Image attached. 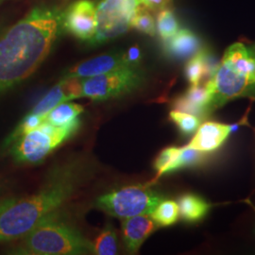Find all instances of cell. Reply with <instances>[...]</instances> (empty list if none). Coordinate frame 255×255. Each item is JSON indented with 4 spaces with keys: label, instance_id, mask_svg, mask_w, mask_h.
Returning <instances> with one entry per match:
<instances>
[{
    "label": "cell",
    "instance_id": "cell-18",
    "mask_svg": "<svg viewBox=\"0 0 255 255\" xmlns=\"http://www.w3.org/2000/svg\"><path fill=\"white\" fill-rule=\"evenodd\" d=\"M83 111V106L80 104L63 102L46 115L45 121L54 126H63L79 118Z\"/></svg>",
    "mask_w": 255,
    "mask_h": 255
},
{
    "label": "cell",
    "instance_id": "cell-6",
    "mask_svg": "<svg viewBox=\"0 0 255 255\" xmlns=\"http://www.w3.org/2000/svg\"><path fill=\"white\" fill-rule=\"evenodd\" d=\"M139 5V0H101L96 6V33L88 44L100 46L125 34Z\"/></svg>",
    "mask_w": 255,
    "mask_h": 255
},
{
    "label": "cell",
    "instance_id": "cell-16",
    "mask_svg": "<svg viewBox=\"0 0 255 255\" xmlns=\"http://www.w3.org/2000/svg\"><path fill=\"white\" fill-rule=\"evenodd\" d=\"M179 213L183 221L199 222L209 213L211 204L195 194H184L178 200Z\"/></svg>",
    "mask_w": 255,
    "mask_h": 255
},
{
    "label": "cell",
    "instance_id": "cell-14",
    "mask_svg": "<svg viewBox=\"0 0 255 255\" xmlns=\"http://www.w3.org/2000/svg\"><path fill=\"white\" fill-rule=\"evenodd\" d=\"M221 61L255 84V49L236 43L228 47Z\"/></svg>",
    "mask_w": 255,
    "mask_h": 255
},
{
    "label": "cell",
    "instance_id": "cell-31",
    "mask_svg": "<svg viewBox=\"0 0 255 255\" xmlns=\"http://www.w3.org/2000/svg\"><path fill=\"white\" fill-rule=\"evenodd\" d=\"M6 28H7V27L5 26V24L0 21V36H1V34L4 32V30H5Z\"/></svg>",
    "mask_w": 255,
    "mask_h": 255
},
{
    "label": "cell",
    "instance_id": "cell-9",
    "mask_svg": "<svg viewBox=\"0 0 255 255\" xmlns=\"http://www.w3.org/2000/svg\"><path fill=\"white\" fill-rule=\"evenodd\" d=\"M64 30L75 38L90 42L96 33V6L91 0H76L64 10Z\"/></svg>",
    "mask_w": 255,
    "mask_h": 255
},
{
    "label": "cell",
    "instance_id": "cell-24",
    "mask_svg": "<svg viewBox=\"0 0 255 255\" xmlns=\"http://www.w3.org/2000/svg\"><path fill=\"white\" fill-rule=\"evenodd\" d=\"M169 120L173 122L183 135H191L197 131L201 123V119L198 117L176 110L169 113Z\"/></svg>",
    "mask_w": 255,
    "mask_h": 255
},
{
    "label": "cell",
    "instance_id": "cell-8",
    "mask_svg": "<svg viewBox=\"0 0 255 255\" xmlns=\"http://www.w3.org/2000/svg\"><path fill=\"white\" fill-rule=\"evenodd\" d=\"M206 85L211 95V111L220 108L228 101L237 98L255 95V83L236 72L222 61L219 63Z\"/></svg>",
    "mask_w": 255,
    "mask_h": 255
},
{
    "label": "cell",
    "instance_id": "cell-11",
    "mask_svg": "<svg viewBox=\"0 0 255 255\" xmlns=\"http://www.w3.org/2000/svg\"><path fill=\"white\" fill-rule=\"evenodd\" d=\"M158 225L150 215H138L122 221V237L124 245L128 254H137L140 247L145 242Z\"/></svg>",
    "mask_w": 255,
    "mask_h": 255
},
{
    "label": "cell",
    "instance_id": "cell-17",
    "mask_svg": "<svg viewBox=\"0 0 255 255\" xmlns=\"http://www.w3.org/2000/svg\"><path fill=\"white\" fill-rule=\"evenodd\" d=\"M67 101H69V98L65 88L64 80L62 79L53 88L46 93L44 98L37 103L29 113L46 118V115L50 111L54 109L59 104Z\"/></svg>",
    "mask_w": 255,
    "mask_h": 255
},
{
    "label": "cell",
    "instance_id": "cell-7",
    "mask_svg": "<svg viewBox=\"0 0 255 255\" xmlns=\"http://www.w3.org/2000/svg\"><path fill=\"white\" fill-rule=\"evenodd\" d=\"M145 81L144 72L136 67H126L82 80V94L94 101L119 98L137 90Z\"/></svg>",
    "mask_w": 255,
    "mask_h": 255
},
{
    "label": "cell",
    "instance_id": "cell-19",
    "mask_svg": "<svg viewBox=\"0 0 255 255\" xmlns=\"http://www.w3.org/2000/svg\"><path fill=\"white\" fill-rule=\"evenodd\" d=\"M118 237L116 230L108 223L93 243V254L98 255H115L118 254Z\"/></svg>",
    "mask_w": 255,
    "mask_h": 255
},
{
    "label": "cell",
    "instance_id": "cell-5",
    "mask_svg": "<svg viewBox=\"0 0 255 255\" xmlns=\"http://www.w3.org/2000/svg\"><path fill=\"white\" fill-rule=\"evenodd\" d=\"M162 201L163 197L147 183L129 185L102 195L96 204L110 216L125 219L138 215H150Z\"/></svg>",
    "mask_w": 255,
    "mask_h": 255
},
{
    "label": "cell",
    "instance_id": "cell-2",
    "mask_svg": "<svg viewBox=\"0 0 255 255\" xmlns=\"http://www.w3.org/2000/svg\"><path fill=\"white\" fill-rule=\"evenodd\" d=\"M80 166L58 168L36 194L16 201L0 215V243L16 241L46 217L54 214L76 191L81 182Z\"/></svg>",
    "mask_w": 255,
    "mask_h": 255
},
{
    "label": "cell",
    "instance_id": "cell-29",
    "mask_svg": "<svg viewBox=\"0 0 255 255\" xmlns=\"http://www.w3.org/2000/svg\"><path fill=\"white\" fill-rule=\"evenodd\" d=\"M17 201L14 197H4L0 198V215L10 207L15 201Z\"/></svg>",
    "mask_w": 255,
    "mask_h": 255
},
{
    "label": "cell",
    "instance_id": "cell-23",
    "mask_svg": "<svg viewBox=\"0 0 255 255\" xmlns=\"http://www.w3.org/2000/svg\"><path fill=\"white\" fill-rule=\"evenodd\" d=\"M130 27L150 36H154L157 30L153 16L149 12V9L142 4L137 7L134 15L131 19Z\"/></svg>",
    "mask_w": 255,
    "mask_h": 255
},
{
    "label": "cell",
    "instance_id": "cell-32",
    "mask_svg": "<svg viewBox=\"0 0 255 255\" xmlns=\"http://www.w3.org/2000/svg\"><path fill=\"white\" fill-rule=\"evenodd\" d=\"M5 1H8V0H0V4L3 3V2H5Z\"/></svg>",
    "mask_w": 255,
    "mask_h": 255
},
{
    "label": "cell",
    "instance_id": "cell-26",
    "mask_svg": "<svg viewBox=\"0 0 255 255\" xmlns=\"http://www.w3.org/2000/svg\"><path fill=\"white\" fill-rule=\"evenodd\" d=\"M207 160L206 152L185 146L181 147V151L178 157L177 170L187 167H194L203 164Z\"/></svg>",
    "mask_w": 255,
    "mask_h": 255
},
{
    "label": "cell",
    "instance_id": "cell-28",
    "mask_svg": "<svg viewBox=\"0 0 255 255\" xmlns=\"http://www.w3.org/2000/svg\"><path fill=\"white\" fill-rule=\"evenodd\" d=\"M125 54L127 58L128 64L131 66H139L140 62H141V50L138 46H131L128 50H125Z\"/></svg>",
    "mask_w": 255,
    "mask_h": 255
},
{
    "label": "cell",
    "instance_id": "cell-1",
    "mask_svg": "<svg viewBox=\"0 0 255 255\" xmlns=\"http://www.w3.org/2000/svg\"><path fill=\"white\" fill-rule=\"evenodd\" d=\"M65 0L42 3L0 36V98L26 81L64 30Z\"/></svg>",
    "mask_w": 255,
    "mask_h": 255
},
{
    "label": "cell",
    "instance_id": "cell-25",
    "mask_svg": "<svg viewBox=\"0 0 255 255\" xmlns=\"http://www.w3.org/2000/svg\"><path fill=\"white\" fill-rule=\"evenodd\" d=\"M156 29L164 41L177 33L179 30V24L170 9H164L158 13Z\"/></svg>",
    "mask_w": 255,
    "mask_h": 255
},
{
    "label": "cell",
    "instance_id": "cell-3",
    "mask_svg": "<svg viewBox=\"0 0 255 255\" xmlns=\"http://www.w3.org/2000/svg\"><path fill=\"white\" fill-rule=\"evenodd\" d=\"M6 251L15 255H82L93 254V244L76 229L56 218L43 219Z\"/></svg>",
    "mask_w": 255,
    "mask_h": 255
},
{
    "label": "cell",
    "instance_id": "cell-12",
    "mask_svg": "<svg viewBox=\"0 0 255 255\" xmlns=\"http://www.w3.org/2000/svg\"><path fill=\"white\" fill-rule=\"evenodd\" d=\"M231 134V125L205 122L198 128L195 136L187 146L209 153L223 145Z\"/></svg>",
    "mask_w": 255,
    "mask_h": 255
},
{
    "label": "cell",
    "instance_id": "cell-20",
    "mask_svg": "<svg viewBox=\"0 0 255 255\" xmlns=\"http://www.w3.org/2000/svg\"><path fill=\"white\" fill-rule=\"evenodd\" d=\"M150 217L159 227L171 226L178 221L180 217L178 203L171 200L162 201L152 211Z\"/></svg>",
    "mask_w": 255,
    "mask_h": 255
},
{
    "label": "cell",
    "instance_id": "cell-21",
    "mask_svg": "<svg viewBox=\"0 0 255 255\" xmlns=\"http://www.w3.org/2000/svg\"><path fill=\"white\" fill-rule=\"evenodd\" d=\"M180 151L181 147L168 146L159 153L154 162V168L157 171V176L152 182H154L164 174L170 173L177 170V162Z\"/></svg>",
    "mask_w": 255,
    "mask_h": 255
},
{
    "label": "cell",
    "instance_id": "cell-30",
    "mask_svg": "<svg viewBox=\"0 0 255 255\" xmlns=\"http://www.w3.org/2000/svg\"><path fill=\"white\" fill-rule=\"evenodd\" d=\"M9 184V182L5 178L0 176V196L8 188Z\"/></svg>",
    "mask_w": 255,
    "mask_h": 255
},
{
    "label": "cell",
    "instance_id": "cell-22",
    "mask_svg": "<svg viewBox=\"0 0 255 255\" xmlns=\"http://www.w3.org/2000/svg\"><path fill=\"white\" fill-rule=\"evenodd\" d=\"M44 120H45V117L28 113L5 139L3 146H2L3 149H6L13 141L18 139L19 137H21L22 135L26 134L28 131L35 129L36 128L39 127L44 122Z\"/></svg>",
    "mask_w": 255,
    "mask_h": 255
},
{
    "label": "cell",
    "instance_id": "cell-13",
    "mask_svg": "<svg viewBox=\"0 0 255 255\" xmlns=\"http://www.w3.org/2000/svg\"><path fill=\"white\" fill-rule=\"evenodd\" d=\"M211 95L207 85H191L185 94L178 97L172 102L176 111L191 114L199 119H204L212 111L210 108Z\"/></svg>",
    "mask_w": 255,
    "mask_h": 255
},
{
    "label": "cell",
    "instance_id": "cell-15",
    "mask_svg": "<svg viewBox=\"0 0 255 255\" xmlns=\"http://www.w3.org/2000/svg\"><path fill=\"white\" fill-rule=\"evenodd\" d=\"M199 38L189 29H179L177 33L165 40L164 53L170 58L183 60L190 58L200 50Z\"/></svg>",
    "mask_w": 255,
    "mask_h": 255
},
{
    "label": "cell",
    "instance_id": "cell-10",
    "mask_svg": "<svg viewBox=\"0 0 255 255\" xmlns=\"http://www.w3.org/2000/svg\"><path fill=\"white\" fill-rule=\"evenodd\" d=\"M126 67L136 66H131L128 64L125 51H117L101 55L76 64L65 71L64 77L89 78Z\"/></svg>",
    "mask_w": 255,
    "mask_h": 255
},
{
    "label": "cell",
    "instance_id": "cell-27",
    "mask_svg": "<svg viewBox=\"0 0 255 255\" xmlns=\"http://www.w3.org/2000/svg\"><path fill=\"white\" fill-rule=\"evenodd\" d=\"M172 0H139V3L154 12L168 9Z\"/></svg>",
    "mask_w": 255,
    "mask_h": 255
},
{
    "label": "cell",
    "instance_id": "cell-4",
    "mask_svg": "<svg viewBox=\"0 0 255 255\" xmlns=\"http://www.w3.org/2000/svg\"><path fill=\"white\" fill-rule=\"evenodd\" d=\"M79 118L63 126H54L45 121L13 141L5 150L19 164H34L43 162L46 156L80 129Z\"/></svg>",
    "mask_w": 255,
    "mask_h": 255
}]
</instances>
